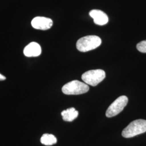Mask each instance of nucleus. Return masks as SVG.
I'll return each instance as SVG.
<instances>
[{"label":"nucleus","mask_w":146,"mask_h":146,"mask_svg":"<svg viewBox=\"0 0 146 146\" xmlns=\"http://www.w3.org/2000/svg\"><path fill=\"white\" fill-rule=\"evenodd\" d=\"M106 77V73L102 69L90 70L84 73L82 80L87 84L95 87L102 82Z\"/></svg>","instance_id":"20e7f679"},{"label":"nucleus","mask_w":146,"mask_h":146,"mask_svg":"<svg viewBox=\"0 0 146 146\" xmlns=\"http://www.w3.org/2000/svg\"><path fill=\"white\" fill-rule=\"evenodd\" d=\"M128 98L125 96H120L110 105L107 110L106 115L107 117H111L119 114L121 112L127 104Z\"/></svg>","instance_id":"39448f33"},{"label":"nucleus","mask_w":146,"mask_h":146,"mask_svg":"<svg viewBox=\"0 0 146 146\" xmlns=\"http://www.w3.org/2000/svg\"><path fill=\"white\" fill-rule=\"evenodd\" d=\"M146 131V120L139 119L133 121L127 125L122 132L125 138H131L143 134Z\"/></svg>","instance_id":"f257e3e1"},{"label":"nucleus","mask_w":146,"mask_h":146,"mask_svg":"<svg viewBox=\"0 0 146 146\" xmlns=\"http://www.w3.org/2000/svg\"><path fill=\"white\" fill-rule=\"evenodd\" d=\"M31 26L36 29L46 31L50 29L52 26V20L45 17L37 16L31 21Z\"/></svg>","instance_id":"423d86ee"},{"label":"nucleus","mask_w":146,"mask_h":146,"mask_svg":"<svg viewBox=\"0 0 146 146\" xmlns=\"http://www.w3.org/2000/svg\"><path fill=\"white\" fill-rule=\"evenodd\" d=\"M89 15L93 19L94 23L98 25L103 26L108 22V16L100 10H92L89 12Z\"/></svg>","instance_id":"0eeeda50"},{"label":"nucleus","mask_w":146,"mask_h":146,"mask_svg":"<svg viewBox=\"0 0 146 146\" xmlns=\"http://www.w3.org/2000/svg\"><path fill=\"white\" fill-rule=\"evenodd\" d=\"M61 115L64 121L72 122L78 116V112L74 108L72 107L62 111L61 112Z\"/></svg>","instance_id":"1a4fd4ad"},{"label":"nucleus","mask_w":146,"mask_h":146,"mask_svg":"<svg viewBox=\"0 0 146 146\" xmlns=\"http://www.w3.org/2000/svg\"><path fill=\"white\" fill-rule=\"evenodd\" d=\"M101 39L96 35H89L80 38L76 43L78 50L81 52H87L99 47Z\"/></svg>","instance_id":"f03ea898"},{"label":"nucleus","mask_w":146,"mask_h":146,"mask_svg":"<svg viewBox=\"0 0 146 146\" xmlns=\"http://www.w3.org/2000/svg\"><path fill=\"white\" fill-rule=\"evenodd\" d=\"M136 48L139 52L143 53H146V40L139 42L136 45Z\"/></svg>","instance_id":"9b49d317"},{"label":"nucleus","mask_w":146,"mask_h":146,"mask_svg":"<svg viewBox=\"0 0 146 146\" xmlns=\"http://www.w3.org/2000/svg\"><path fill=\"white\" fill-rule=\"evenodd\" d=\"M23 53L27 57H36L41 54V48L36 42H31L25 48Z\"/></svg>","instance_id":"6e6552de"},{"label":"nucleus","mask_w":146,"mask_h":146,"mask_svg":"<svg viewBox=\"0 0 146 146\" xmlns=\"http://www.w3.org/2000/svg\"><path fill=\"white\" fill-rule=\"evenodd\" d=\"M89 89L88 84L78 80H74L64 85L62 91L66 95H80L87 93Z\"/></svg>","instance_id":"7ed1b4c3"},{"label":"nucleus","mask_w":146,"mask_h":146,"mask_svg":"<svg viewBox=\"0 0 146 146\" xmlns=\"http://www.w3.org/2000/svg\"><path fill=\"white\" fill-rule=\"evenodd\" d=\"M5 79L6 78L5 76L0 74V81H3V80H5Z\"/></svg>","instance_id":"f8f14e48"},{"label":"nucleus","mask_w":146,"mask_h":146,"mask_svg":"<svg viewBox=\"0 0 146 146\" xmlns=\"http://www.w3.org/2000/svg\"><path fill=\"white\" fill-rule=\"evenodd\" d=\"M40 141L43 145L46 146H51L57 142V139L52 134H44L42 136Z\"/></svg>","instance_id":"9d476101"}]
</instances>
